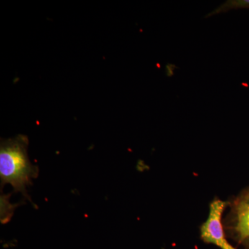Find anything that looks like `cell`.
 Masks as SVG:
<instances>
[{"instance_id": "4", "label": "cell", "mask_w": 249, "mask_h": 249, "mask_svg": "<svg viewBox=\"0 0 249 249\" xmlns=\"http://www.w3.org/2000/svg\"><path fill=\"white\" fill-rule=\"evenodd\" d=\"M249 9V0H231L224 2L220 6L210 13L205 18L210 17L219 13L225 12L229 9Z\"/></svg>"}, {"instance_id": "2", "label": "cell", "mask_w": 249, "mask_h": 249, "mask_svg": "<svg viewBox=\"0 0 249 249\" xmlns=\"http://www.w3.org/2000/svg\"><path fill=\"white\" fill-rule=\"evenodd\" d=\"M227 201L215 198L209 206V217L200 228L201 240L213 244L221 249H236L226 237L222 223V214L227 208Z\"/></svg>"}, {"instance_id": "1", "label": "cell", "mask_w": 249, "mask_h": 249, "mask_svg": "<svg viewBox=\"0 0 249 249\" xmlns=\"http://www.w3.org/2000/svg\"><path fill=\"white\" fill-rule=\"evenodd\" d=\"M28 140L24 136L1 142L0 150V178L1 188L11 185L15 193H22L31 201L27 187L38 175V168L31 163L27 156Z\"/></svg>"}, {"instance_id": "3", "label": "cell", "mask_w": 249, "mask_h": 249, "mask_svg": "<svg viewBox=\"0 0 249 249\" xmlns=\"http://www.w3.org/2000/svg\"><path fill=\"white\" fill-rule=\"evenodd\" d=\"M229 214L228 225L231 235L237 242L249 247V188L232 203Z\"/></svg>"}]
</instances>
